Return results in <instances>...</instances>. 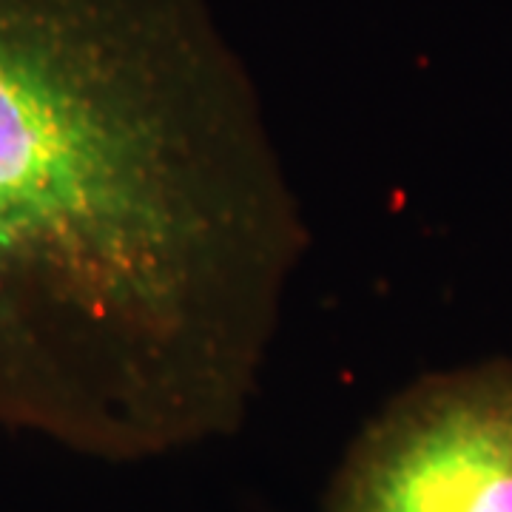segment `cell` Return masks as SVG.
<instances>
[{
	"mask_svg": "<svg viewBox=\"0 0 512 512\" xmlns=\"http://www.w3.org/2000/svg\"><path fill=\"white\" fill-rule=\"evenodd\" d=\"M308 225L202 0H0V427L146 461L234 436Z\"/></svg>",
	"mask_w": 512,
	"mask_h": 512,
	"instance_id": "1",
	"label": "cell"
},
{
	"mask_svg": "<svg viewBox=\"0 0 512 512\" xmlns=\"http://www.w3.org/2000/svg\"><path fill=\"white\" fill-rule=\"evenodd\" d=\"M325 512H512V359L390 399L348 447Z\"/></svg>",
	"mask_w": 512,
	"mask_h": 512,
	"instance_id": "2",
	"label": "cell"
}]
</instances>
